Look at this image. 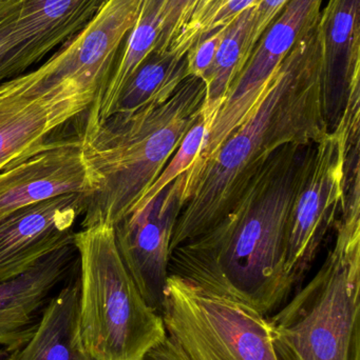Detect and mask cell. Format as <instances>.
<instances>
[{
  "instance_id": "6da1fadb",
  "label": "cell",
  "mask_w": 360,
  "mask_h": 360,
  "mask_svg": "<svg viewBox=\"0 0 360 360\" xmlns=\"http://www.w3.org/2000/svg\"><path fill=\"white\" fill-rule=\"evenodd\" d=\"M314 148L276 150L217 224L171 252L169 274L266 317L279 310L296 287L285 266L290 221Z\"/></svg>"
},
{
  "instance_id": "7a4b0ae2",
  "label": "cell",
  "mask_w": 360,
  "mask_h": 360,
  "mask_svg": "<svg viewBox=\"0 0 360 360\" xmlns=\"http://www.w3.org/2000/svg\"><path fill=\"white\" fill-rule=\"evenodd\" d=\"M328 131L316 25L296 42L244 122L197 174L186 177L170 254L217 224L276 150L313 145Z\"/></svg>"
},
{
  "instance_id": "3957f363",
  "label": "cell",
  "mask_w": 360,
  "mask_h": 360,
  "mask_svg": "<svg viewBox=\"0 0 360 360\" xmlns=\"http://www.w3.org/2000/svg\"><path fill=\"white\" fill-rule=\"evenodd\" d=\"M205 92L203 79L188 76L162 105L113 114L82 133L92 191L82 229L114 226L131 213L200 118Z\"/></svg>"
},
{
  "instance_id": "277c9868",
  "label": "cell",
  "mask_w": 360,
  "mask_h": 360,
  "mask_svg": "<svg viewBox=\"0 0 360 360\" xmlns=\"http://www.w3.org/2000/svg\"><path fill=\"white\" fill-rule=\"evenodd\" d=\"M318 272L268 319L277 360H360V172Z\"/></svg>"
},
{
  "instance_id": "5b68a950",
  "label": "cell",
  "mask_w": 360,
  "mask_h": 360,
  "mask_svg": "<svg viewBox=\"0 0 360 360\" xmlns=\"http://www.w3.org/2000/svg\"><path fill=\"white\" fill-rule=\"evenodd\" d=\"M80 258V323L93 360H144L167 338L162 316L148 306L118 253L114 226L74 234Z\"/></svg>"
},
{
  "instance_id": "8992f818",
  "label": "cell",
  "mask_w": 360,
  "mask_h": 360,
  "mask_svg": "<svg viewBox=\"0 0 360 360\" xmlns=\"http://www.w3.org/2000/svg\"><path fill=\"white\" fill-rule=\"evenodd\" d=\"M162 319L187 360H277L266 316L177 275L167 278Z\"/></svg>"
},
{
  "instance_id": "52a82bcc",
  "label": "cell",
  "mask_w": 360,
  "mask_h": 360,
  "mask_svg": "<svg viewBox=\"0 0 360 360\" xmlns=\"http://www.w3.org/2000/svg\"><path fill=\"white\" fill-rule=\"evenodd\" d=\"M359 141L360 86H356L337 124L315 143L310 169L294 201L285 266L295 285L312 266L346 202L351 153Z\"/></svg>"
},
{
  "instance_id": "ba28073f",
  "label": "cell",
  "mask_w": 360,
  "mask_h": 360,
  "mask_svg": "<svg viewBox=\"0 0 360 360\" xmlns=\"http://www.w3.org/2000/svg\"><path fill=\"white\" fill-rule=\"evenodd\" d=\"M323 0H290L279 16L262 34L247 65L205 133L202 147L188 169L187 179L213 158L228 135L240 126L257 105L270 80L296 42L316 27Z\"/></svg>"
},
{
  "instance_id": "9c48e42d",
  "label": "cell",
  "mask_w": 360,
  "mask_h": 360,
  "mask_svg": "<svg viewBox=\"0 0 360 360\" xmlns=\"http://www.w3.org/2000/svg\"><path fill=\"white\" fill-rule=\"evenodd\" d=\"M187 174L114 226L118 253L139 293L162 316L173 228L183 207Z\"/></svg>"
},
{
  "instance_id": "30bf717a",
  "label": "cell",
  "mask_w": 360,
  "mask_h": 360,
  "mask_svg": "<svg viewBox=\"0 0 360 360\" xmlns=\"http://www.w3.org/2000/svg\"><path fill=\"white\" fill-rule=\"evenodd\" d=\"M87 194H68L0 216V281L23 274L74 240Z\"/></svg>"
},
{
  "instance_id": "8fae6325",
  "label": "cell",
  "mask_w": 360,
  "mask_h": 360,
  "mask_svg": "<svg viewBox=\"0 0 360 360\" xmlns=\"http://www.w3.org/2000/svg\"><path fill=\"white\" fill-rule=\"evenodd\" d=\"M93 101L71 86L20 90L0 84V170L44 147L53 131Z\"/></svg>"
},
{
  "instance_id": "7c38bea8",
  "label": "cell",
  "mask_w": 360,
  "mask_h": 360,
  "mask_svg": "<svg viewBox=\"0 0 360 360\" xmlns=\"http://www.w3.org/2000/svg\"><path fill=\"white\" fill-rule=\"evenodd\" d=\"M91 191L80 139L48 141L0 170V216L63 195L89 196Z\"/></svg>"
},
{
  "instance_id": "4fadbf2b",
  "label": "cell",
  "mask_w": 360,
  "mask_h": 360,
  "mask_svg": "<svg viewBox=\"0 0 360 360\" xmlns=\"http://www.w3.org/2000/svg\"><path fill=\"white\" fill-rule=\"evenodd\" d=\"M323 110L337 124L351 90L360 84V0H329L317 23Z\"/></svg>"
},
{
  "instance_id": "5bb4252c",
  "label": "cell",
  "mask_w": 360,
  "mask_h": 360,
  "mask_svg": "<svg viewBox=\"0 0 360 360\" xmlns=\"http://www.w3.org/2000/svg\"><path fill=\"white\" fill-rule=\"evenodd\" d=\"M75 253L73 243L49 254L23 274L0 281V346L8 352L20 349L33 335L36 314L69 274Z\"/></svg>"
},
{
  "instance_id": "9a60e30c",
  "label": "cell",
  "mask_w": 360,
  "mask_h": 360,
  "mask_svg": "<svg viewBox=\"0 0 360 360\" xmlns=\"http://www.w3.org/2000/svg\"><path fill=\"white\" fill-rule=\"evenodd\" d=\"M80 279L66 285L42 310L29 340L10 360H93L80 333Z\"/></svg>"
},
{
  "instance_id": "2e32d148",
  "label": "cell",
  "mask_w": 360,
  "mask_h": 360,
  "mask_svg": "<svg viewBox=\"0 0 360 360\" xmlns=\"http://www.w3.org/2000/svg\"><path fill=\"white\" fill-rule=\"evenodd\" d=\"M164 0H145L139 18L125 40L107 88L97 105L88 110L84 132H90L112 115L118 96L133 74L154 52L160 32Z\"/></svg>"
},
{
  "instance_id": "e0dca14e",
  "label": "cell",
  "mask_w": 360,
  "mask_h": 360,
  "mask_svg": "<svg viewBox=\"0 0 360 360\" xmlns=\"http://www.w3.org/2000/svg\"><path fill=\"white\" fill-rule=\"evenodd\" d=\"M188 77L186 55L173 51L152 52L123 89L113 114H130L168 101Z\"/></svg>"
},
{
  "instance_id": "ac0fdd59",
  "label": "cell",
  "mask_w": 360,
  "mask_h": 360,
  "mask_svg": "<svg viewBox=\"0 0 360 360\" xmlns=\"http://www.w3.org/2000/svg\"><path fill=\"white\" fill-rule=\"evenodd\" d=\"M254 12V6L247 8L226 25L213 63L203 77L206 92L202 116L206 122V132L221 109L232 82L244 68V46L253 25Z\"/></svg>"
},
{
  "instance_id": "d6986e66",
  "label": "cell",
  "mask_w": 360,
  "mask_h": 360,
  "mask_svg": "<svg viewBox=\"0 0 360 360\" xmlns=\"http://www.w3.org/2000/svg\"><path fill=\"white\" fill-rule=\"evenodd\" d=\"M205 133H206V122H205L204 117L202 116V112H201L200 118L188 131L187 134L182 141L181 145L179 146L177 151L175 152L173 158L169 160L164 170L159 175L158 179L152 184V186L148 188L144 196L139 199V202L135 205L132 211L147 205L161 191L164 190L173 180L190 168L192 162L196 160L201 147H202Z\"/></svg>"
},
{
  "instance_id": "ffe728a7",
  "label": "cell",
  "mask_w": 360,
  "mask_h": 360,
  "mask_svg": "<svg viewBox=\"0 0 360 360\" xmlns=\"http://www.w3.org/2000/svg\"><path fill=\"white\" fill-rule=\"evenodd\" d=\"M197 0H164L161 11L160 32L154 53L163 54L170 50L190 19Z\"/></svg>"
},
{
  "instance_id": "44dd1931",
  "label": "cell",
  "mask_w": 360,
  "mask_h": 360,
  "mask_svg": "<svg viewBox=\"0 0 360 360\" xmlns=\"http://www.w3.org/2000/svg\"><path fill=\"white\" fill-rule=\"evenodd\" d=\"M228 1V0H197L187 23L169 51H173L180 55L187 54L190 46L203 35L211 19Z\"/></svg>"
},
{
  "instance_id": "7402d4cb",
  "label": "cell",
  "mask_w": 360,
  "mask_h": 360,
  "mask_svg": "<svg viewBox=\"0 0 360 360\" xmlns=\"http://www.w3.org/2000/svg\"><path fill=\"white\" fill-rule=\"evenodd\" d=\"M226 27L211 32L209 35L197 40L186 54L188 76L203 79L207 70L213 63L216 53L225 34Z\"/></svg>"
},
{
  "instance_id": "603a6c76",
  "label": "cell",
  "mask_w": 360,
  "mask_h": 360,
  "mask_svg": "<svg viewBox=\"0 0 360 360\" xmlns=\"http://www.w3.org/2000/svg\"><path fill=\"white\" fill-rule=\"evenodd\" d=\"M289 1L290 0H259L257 4L254 6L255 12H254L253 25L244 46L245 65L262 34L283 12Z\"/></svg>"
},
{
  "instance_id": "cb8c5ba5",
  "label": "cell",
  "mask_w": 360,
  "mask_h": 360,
  "mask_svg": "<svg viewBox=\"0 0 360 360\" xmlns=\"http://www.w3.org/2000/svg\"><path fill=\"white\" fill-rule=\"evenodd\" d=\"M258 1H259V0H228V1L220 8L219 12L213 16V18L211 19V22L207 25L206 30H205L204 33H203V35L201 36L200 38L209 35V34L215 31V30L230 25L240 13L247 10V8H253L254 6L257 4ZM200 38H199V39H200Z\"/></svg>"
},
{
  "instance_id": "d4e9b609",
  "label": "cell",
  "mask_w": 360,
  "mask_h": 360,
  "mask_svg": "<svg viewBox=\"0 0 360 360\" xmlns=\"http://www.w3.org/2000/svg\"><path fill=\"white\" fill-rule=\"evenodd\" d=\"M144 360H187L175 342L167 336L162 344L152 349Z\"/></svg>"
},
{
  "instance_id": "484cf974",
  "label": "cell",
  "mask_w": 360,
  "mask_h": 360,
  "mask_svg": "<svg viewBox=\"0 0 360 360\" xmlns=\"http://www.w3.org/2000/svg\"><path fill=\"white\" fill-rule=\"evenodd\" d=\"M11 359V353L8 352L6 349L2 348L0 350V360H10Z\"/></svg>"
}]
</instances>
